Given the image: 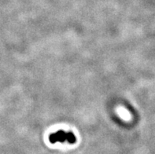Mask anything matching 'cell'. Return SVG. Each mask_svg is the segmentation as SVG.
<instances>
[{"label":"cell","mask_w":155,"mask_h":154,"mask_svg":"<svg viewBox=\"0 0 155 154\" xmlns=\"http://www.w3.org/2000/svg\"><path fill=\"white\" fill-rule=\"evenodd\" d=\"M50 141L52 143L57 142H65L68 141L69 143L76 142V137L71 133H65L63 131H58L50 136Z\"/></svg>","instance_id":"1"}]
</instances>
